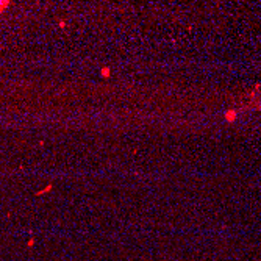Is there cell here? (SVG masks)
I'll list each match as a JSON object with an SVG mask.
<instances>
[{"label": "cell", "mask_w": 261, "mask_h": 261, "mask_svg": "<svg viewBox=\"0 0 261 261\" xmlns=\"http://www.w3.org/2000/svg\"><path fill=\"white\" fill-rule=\"evenodd\" d=\"M236 116H238V113H236V111H228V113H225V119L228 120V122L235 120V119H236Z\"/></svg>", "instance_id": "6da1fadb"}, {"label": "cell", "mask_w": 261, "mask_h": 261, "mask_svg": "<svg viewBox=\"0 0 261 261\" xmlns=\"http://www.w3.org/2000/svg\"><path fill=\"white\" fill-rule=\"evenodd\" d=\"M100 73H102L103 77H109V75H111V71H109L108 67H102V71H100Z\"/></svg>", "instance_id": "7a4b0ae2"}]
</instances>
